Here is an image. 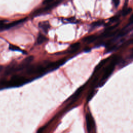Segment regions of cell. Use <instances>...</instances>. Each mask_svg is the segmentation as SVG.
<instances>
[{"mask_svg":"<svg viewBox=\"0 0 133 133\" xmlns=\"http://www.w3.org/2000/svg\"><path fill=\"white\" fill-rule=\"evenodd\" d=\"M62 0H56L55 1L47 4L46 5V6L44 8H41V9H39L37 10H36L34 12V15H37V14H39L43 12H44L45 11H46L47 10H49L50 9H51V8H53L54 7H56V6H57L58 5H59L60 3H61Z\"/></svg>","mask_w":133,"mask_h":133,"instance_id":"obj_3","label":"cell"},{"mask_svg":"<svg viewBox=\"0 0 133 133\" xmlns=\"http://www.w3.org/2000/svg\"><path fill=\"white\" fill-rule=\"evenodd\" d=\"M111 58H112V59L111 60L110 63L104 69V73L99 84V86H102L104 84V83L105 82L108 78L112 74V72L114 70L116 64L119 61V57L117 55L112 56Z\"/></svg>","mask_w":133,"mask_h":133,"instance_id":"obj_2","label":"cell"},{"mask_svg":"<svg viewBox=\"0 0 133 133\" xmlns=\"http://www.w3.org/2000/svg\"><path fill=\"white\" fill-rule=\"evenodd\" d=\"M113 3L115 7H117L119 4V0H112Z\"/></svg>","mask_w":133,"mask_h":133,"instance_id":"obj_22","label":"cell"},{"mask_svg":"<svg viewBox=\"0 0 133 133\" xmlns=\"http://www.w3.org/2000/svg\"><path fill=\"white\" fill-rule=\"evenodd\" d=\"M132 23H133V14L131 15V16L130 17L129 20H128V24L129 25H130Z\"/></svg>","mask_w":133,"mask_h":133,"instance_id":"obj_21","label":"cell"},{"mask_svg":"<svg viewBox=\"0 0 133 133\" xmlns=\"http://www.w3.org/2000/svg\"><path fill=\"white\" fill-rule=\"evenodd\" d=\"M46 68H45L41 65L38 66H33L30 67L26 72L29 74H41L44 73L46 71Z\"/></svg>","mask_w":133,"mask_h":133,"instance_id":"obj_4","label":"cell"},{"mask_svg":"<svg viewBox=\"0 0 133 133\" xmlns=\"http://www.w3.org/2000/svg\"><path fill=\"white\" fill-rule=\"evenodd\" d=\"M56 0H44L43 2V4H45V5H47V4H49L54 1H55Z\"/></svg>","mask_w":133,"mask_h":133,"instance_id":"obj_20","label":"cell"},{"mask_svg":"<svg viewBox=\"0 0 133 133\" xmlns=\"http://www.w3.org/2000/svg\"><path fill=\"white\" fill-rule=\"evenodd\" d=\"M110 59V58H107L104 60H102L98 65L96 67L95 69V72H96L97 71H98L99 70H100L102 66H103L108 61V60H109Z\"/></svg>","mask_w":133,"mask_h":133,"instance_id":"obj_14","label":"cell"},{"mask_svg":"<svg viewBox=\"0 0 133 133\" xmlns=\"http://www.w3.org/2000/svg\"><path fill=\"white\" fill-rule=\"evenodd\" d=\"M65 62V59L63 58L62 59H60L57 61L51 62L50 63H48L46 68V70H52L54 69H55L60 65H62L64 62Z\"/></svg>","mask_w":133,"mask_h":133,"instance_id":"obj_6","label":"cell"},{"mask_svg":"<svg viewBox=\"0 0 133 133\" xmlns=\"http://www.w3.org/2000/svg\"><path fill=\"white\" fill-rule=\"evenodd\" d=\"M94 94H95V91H94V90H91V91L90 92V93L89 94V95H88V97H87V101H90V99H91L92 98V97L94 96Z\"/></svg>","mask_w":133,"mask_h":133,"instance_id":"obj_19","label":"cell"},{"mask_svg":"<svg viewBox=\"0 0 133 133\" xmlns=\"http://www.w3.org/2000/svg\"><path fill=\"white\" fill-rule=\"evenodd\" d=\"M132 11V8L128 7V8H125L122 12V15L124 16H126L127 15H128L129 14H130Z\"/></svg>","mask_w":133,"mask_h":133,"instance_id":"obj_15","label":"cell"},{"mask_svg":"<svg viewBox=\"0 0 133 133\" xmlns=\"http://www.w3.org/2000/svg\"><path fill=\"white\" fill-rule=\"evenodd\" d=\"M34 57L32 56H30L26 57L21 62V63L19 65V66L16 68L17 70H20L21 69H23L24 68L26 67L33 60Z\"/></svg>","mask_w":133,"mask_h":133,"instance_id":"obj_8","label":"cell"},{"mask_svg":"<svg viewBox=\"0 0 133 133\" xmlns=\"http://www.w3.org/2000/svg\"><path fill=\"white\" fill-rule=\"evenodd\" d=\"M85 85L81 87L79 89H78V90L75 92V93L73 95V97H72V100L73 101H74V100H75L78 97V96L80 95V94L82 93V92L83 91L84 88H85Z\"/></svg>","mask_w":133,"mask_h":133,"instance_id":"obj_12","label":"cell"},{"mask_svg":"<svg viewBox=\"0 0 133 133\" xmlns=\"http://www.w3.org/2000/svg\"><path fill=\"white\" fill-rule=\"evenodd\" d=\"M26 18L25 19H22L20 20H16L15 21H13L11 23H5L3 25H2L1 28H0V30H6V29H8L10 28H11L16 25H17L19 24H20L22 22H23L24 21H25Z\"/></svg>","mask_w":133,"mask_h":133,"instance_id":"obj_7","label":"cell"},{"mask_svg":"<svg viewBox=\"0 0 133 133\" xmlns=\"http://www.w3.org/2000/svg\"><path fill=\"white\" fill-rule=\"evenodd\" d=\"M30 80L20 75H14L11 79L7 82H2L0 83L1 87H19L21 85H24V84L29 82Z\"/></svg>","mask_w":133,"mask_h":133,"instance_id":"obj_1","label":"cell"},{"mask_svg":"<svg viewBox=\"0 0 133 133\" xmlns=\"http://www.w3.org/2000/svg\"><path fill=\"white\" fill-rule=\"evenodd\" d=\"M97 37H98V36L96 35H89V36L84 37L83 39V41H84V42H85L87 44H89V43H91L95 41L97 39Z\"/></svg>","mask_w":133,"mask_h":133,"instance_id":"obj_10","label":"cell"},{"mask_svg":"<svg viewBox=\"0 0 133 133\" xmlns=\"http://www.w3.org/2000/svg\"><path fill=\"white\" fill-rule=\"evenodd\" d=\"M6 22V20H0V28L4 24H5Z\"/></svg>","mask_w":133,"mask_h":133,"instance_id":"obj_23","label":"cell"},{"mask_svg":"<svg viewBox=\"0 0 133 133\" xmlns=\"http://www.w3.org/2000/svg\"><path fill=\"white\" fill-rule=\"evenodd\" d=\"M9 49L10 50H13V51H20V50H21L19 47H18V46H16L14 45H12V44H10L9 45Z\"/></svg>","mask_w":133,"mask_h":133,"instance_id":"obj_17","label":"cell"},{"mask_svg":"<svg viewBox=\"0 0 133 133\" xmlns=\"http://www.w3.org/2000/svg\"><path fill=\"white\" fill-rule=\"evenodd\" d=\"M79 47H80V43L78 42L75 43L70 46L69 50V52L70 53H74L77 51L79 49Z\"/></svg>","mask_w":133,"mask_h":133,"instance_id":"obj_11","label":"cell"},{"mask_svg":"<svg viewBox=\"0 0 133 133\" xmlns=\"http://www.w3.org/2000/svg\"><path fill=\"white\" fill-rule=\"evenodd\" d=\"M38 26L46 33L47 32V31L50 28V24H49V22L47 21L40 22L38 23Z\"/></svg>","mask_w":133,"mask_h":133,"instance_id":"obj_9","label":"cell"},{"mask_svg":"<svg viewBox=\"0 0 133 133\" xmlns=\"http://www.w3.org/2000/svg\"><path fill=\"white\" fill-rule=\"evenodd\" d=\"M86 122L87 130L88 132H90L95 126V122L94 119L90 113H87L86 115Z\"/></svg>","mask_w":133,"mask_h":133,"instance_id":"obj_5","label":"cell"},{"mask_svg":"<svg viewBox=\"0 0 133 133\" xmlns=\"http://www.w3.org/2000/svg\"><path fill=\"white\" fill-rule=\"evenodd\" d=\"M46 41H47V38L45 35L42 34L38 35L37 38V43L38 44H41L43 43L46 42Z\"/></svg>","mask_w":133,"mask_h":133,"instance_id":"obj_13","label":"cell"},{"mask_svg":"<svg viewBox=\"0 0 133 133\" xmlns=\"http://www.w3.org/2000/svg\"><path fill=\"white\" fill-rule=\"evenodd\" d=\"M68 21H70V22H75V21H76V20H75V18H69V19H68Z\"/></svg>","mask_w":133,"mask_h":133,"instance_id":"obj_24","label":"cell"},{"mask_svg":"<svg viewBox=\"0 0 133 133\" xmlns=\"http://www.w3.org/2000/svg\"><path fill=\"white\" fill-rule=\"evenodd\" d=\"M119 16L115 15V16H114L112 17L111 18H110L109 21L111 22H114L118 21L119 20Z\"/></svg>","mask_w":133,"mask_h":133,"instance_id":"obj_18","label":"cell"},{"mask_svg":"<svg viewBox=\"0 0 133 133\" xmlns=\"http://www.w3.org/2000/svg\"><path fill=\"white\" fill-rule=\"evenodd\" d=\"M104 23V21L103 20H98L97 21L94 22L92 23V26L93 27H95V26H100L102 24H103Z\"/></svg>","mask_w":133,"mask_h":133,"instance_id":"obj_16","label":"cell"},{"mask_svg":"<svg viewBox=\"0 0 133 133\" xmlns=\"http://www.w3.org/2000/svg\"><path fill=\"white\" fill-rule=\"evenodd\" d=\"M3 69V66L2 65H0V72L2 71V70Z\"/></svg>","mask_w":133,"mask_h":133,"instance_id":"obj_25","label":"cell"}]
</instances>
